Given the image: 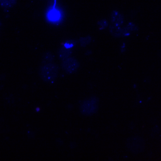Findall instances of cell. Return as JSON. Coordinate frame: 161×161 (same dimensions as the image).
<instances>
[{
  "instance_id": "8",
  "label": "cell",
  "mask_w": 161,
  "mask_h": 161,
  "mask_svg": "<svg viewBox=\"0 0 161 161\" xmlns=\"http://www.w3.org/2000/svg\"><path fill=\"white\" fill-rule=\"evenodd\" d=\"M16 3V0H0V4L4 8H10Z\"/></svg>"
},
{
  "instance_id": "4",
  "label": "cell",
  "mask_w": 161,
  "mask_h": 161,
  "mask_svg": "<svg viewBox=\"0 0 161 161\" xmlns=\"http://www.w3.org/2000/svg\"><path fill=\"white\" fill-rule=\"evenodd\" d=\"M111 21L115 26H120L124 22L123 15L117 11H113L111 13Z\"/></svg>"
},
{
  "instance_id": "3",
  "label": "cell",
  "mask_w": 161,
  "mask_h": 161,
  "mask_svg": "<svg viewBox=\"0 0 161 161\" xmlns=\"http://www.w3.org/2000/svg\"><path fill=\"white\" fill-rule=\"evenodd\" d=\"M62 66L66 73L72 74L78 71L79 67V63L75 58L69 57L63 60Z\"/></svg>"
},
{
  "instance_id": "6",
  "label": "cell",
  "mask_w": 161,
  "mask_h": 161,
  "mask_svg": "<svg viewBox=\"0 0 161 161\" xmlns=\"http://www.w3.org/2000/svg\"><path fill=\"white\" fill-rule=\"evenodd\" d=\"M54 59L55 57L51 52H47L44 54L42 57V64L53 63Z\"/></svg>"
},
{
  "instance_id": "5",
  "label": "cell",
  "mask_w": 161,
  "mask_h": 161,
  "mask_svg": "<svg viewBox=\"0 0 161 161\" xmlns=\"http://www.w3.org/2000/svg\"><path fill=\"white\" fill-rule=\"evenodd\" d=\"M72 48L66 47L64 45L62 46V47L59 49V57L60 60L62 61L67 58L71 57L72 55Z\"/></svg>"
},
{
  "instance_id": "2",
  "label": "cell",
  "mask_w": 161,
  "mask_h": 161,
  "mask_svg": "<svg viewBox=\"0 0 161 161\" xmlns=\"http://www.w3.org/2000/svg\"><path fill=\"white\" fill-rule=\"evenodd\" d=\"M80 111L83 115L91 116L95 113L98 109V100L96 97H91L84 100L80 104Z\"/></svg>"
},
{
  "instance_id": "13",
  "label": "cell",
  "mask_w": 161,
  "mask_h": 161,
  "mask_svg": "<svg viewBox=\"0 0 161 161\" xmlns=\"http://www.w3.org/2000/svg\"><path fill=\"white\" fill-rule=\"evenodd\" d=\"M1 22H0V28H1Z\"/></svg>"
},
{
  "instance_id": "7",
  "label": "cell",
  "mask_w": 161,
  "mask_h": 161,
  "mask_svg": "<svg viewBox=\"0 0 161 161\" xmlns=\"http://www.w3.org/2000/svg\"><path fill=\"white\" fill-rule=\"evenodd\" d=\"M60 17L59 12L55 9L51 10L48 14V18L51 21H57L60 19Z\"/></svg>"
},
{
  "instance_id": "11",
  "label": "cell",
  "mask_w": 161,
  "mask_h": 161,
  "mask_svg": "<svg viewBox=\"0 0 161 161\" xmlns=\"http://www.w3.org/2000/svg\"><path fill=\"white\" fill-rule=\"evenodd\" d=\"M75 44H76V41H74V40H69V41H66L63 45L66 47L72 48L75 46Z\"/></svg>"
},
{
  "instance_id": "12",
  "label": "cell",
  "mask_w": 161,
  "mask_h": 161,
  "mask_svg": "<svg viewBox=\"0 0 161 161\" xmlns=\"http://www.w3.org/2000/svg\"><path fill=\"white\" fill-rule=\"evenodd\" d=\"M125 28L129 32L130 31L136 30L137 29V27H136V26L135 24H133V23H129Z\"/></svg>"
},
{
  "instance_id": "10",
  "label": "cell",
  "mask_w": 161,
  "mask_h": 161,
  "mask_svg": "<svg viewBox=\"0 0 161 161\" xmlns=\"http://www.w3.org/2000/svg\"><path fill=\"white\" fill-rule=\"evenodd\" d=\"M98 24L100 26V29H103L107 28V26H108V23L106 20H101L98 22Z\"/></svg>"
},
{
  "instance_id": "9",
  "label": "cell",
  "mask_w": 161,
  "mask_h": 161,
  "mask_svg": "<svg viewBox=\"0 0 161 161\" xmlns=\"http://www.w3.org/2000/svg\"><path fill=\"white\" fill-rule=\"evenodd\" d=\"M91 41V38L90 36H86L84 38H79V43L81 47H85L88 44L90 43Z\"/></svg>"
},
{
  "instance_id": "1",
  "label": "cell",
  "mask_w": 161,
  "mask_h": 161,
  "mask_svg": "<svg viewBox=\"0 0 161 161\" xmlns=\"http://www.w3.org/2000/svg\"><path fill=\"white\" fill-rule=\"evenodd\" d=\"M39 76L46 83H52L57 78L59 68L56 64L54 63L42 64L39 69Z\"/></svg>"
}]
</instances>
